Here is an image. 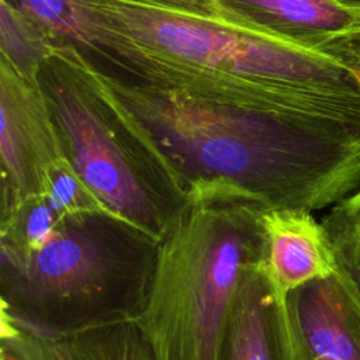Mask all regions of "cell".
I'll use <instances>...</instances> for the list:
<instances>
[{
    "label": "cell",
    "instance_id": "6da1fadb",
    "mask_svg": "<svg viewBox=\"0 0 360 360\" xmlns=\"http://www.w3.org/2000/svg\"><path fill=\"white\" fill-rule=\"evenodd\" d=\"M73 44L100 73L184 101L360 128V70L214 0H72Z\"/></svg>",
    "mask_w": 360,
    "mask_h": 360
},
{
    "label": "cell",
    "instance_id": "7a4b0ae2",
    "mask_svg": "<svg viewBox=\"0 0 360 360\" xmlns=\"http://www.w3.org/2000/svg\"><path fill=\"white\" fill-rule=\"evenodd\" d=\"M83 60L94 86L188 202L233 198L312 212L360 187L356 125L195 104L124 84Z\"/></svg>",
    "mask_w": 360,
    "mask_h": 360
},
{
    "label": "cell",
    "instance_id": "3957f363",
    "mask_svg": "<svg viewBox=\"0 0 360 360\" xmlns=\"http://www.w3.org/2000/svg\"><path fill=\"white\" fill-rule=\"evenodd\" d=\"M159 243L108 208L68 212L30 245L0 246V321L45 338L135 321Z\"/></svg>",
    "mask_w": 360,
    "mask_h": 360
},
{
    "label": "cell",
    "instance_id": "277c9868",
    "mask_svg": "<svg viewBox=\"0 0 360 360\" xmlns=\"http://www.w3.org/2000/svg\"><path fill=\"white\" fill-rule=\"evenodd\" d=\"M260 204L188 202L159 243L142 314L155 360H221L242 269L263 255Z\"/></svg>",
    "mask_w": 360,
    "mask_h": 360
},
{
    "label": "cell",
    "instance_id": "5b68a950",
    "mask_svg": "<svg viewBox=\"0 0 360 360\" xmlns=\"http://www.w3.org/2000/svg\"><path fill=\"white\" fill-rule=\"evenodd\" d=\"M38 76L75 172L108 210L160 242L188 205L170 173L107 103L73 44L52 45Z\"/></svg>",
    "mask_w": 360,
    "mask_h": 360
},
{
    "label": "cell",
    "instance_id": "8992f818",
    "mask_svg": "<svg viewBox=\"0 0 360 360\" xmlns=\"http://www.w3.org/2000/svg\"><path fill=\"white\" fill-rule=\"evenodd\" d=\"M0 215L45 194L70 165L38 72L0 56Z\"/></svg>",
    "mask_w": 360,
    "mask_h": 360
},
{
    "label": "cell",
    "instance_id": "52a82bcc",
    "mask_svg": "<svg viewBox=\"0 0 360 360\" xmlns=\"http://www.w3.org/2000/svg\"><path fill=\"white\" fill-rule=\"evenodd\" d=\"M294 360H360V307L339 271L285 297Z\"/></svg>",
    "mask_w": 360,
    "mask_h": 360
},
{
    "label": "cell",
    "instance_id": "ba28073f",
    "mask_svg": "<svg viewBox=\"0 0 360 360\" xmlns=\"http://www.w3.org/2000/svg\"><path fill=\"white\" fill-rule=\"evenodd\" d=\"M214 1L267 30L335 52L359 69L360 0Z\"/></svg>",
    "mask_w": 360,
    "mask_h": 360
},
{
    "label": "cell",
    "instance_id": "9c48e42d",
    "mask_svg": "<svg viewBox=\"0 0 360 360\" xmlns=\"http://www.w3.org/2000/svg\"><path fill=\"white\" fill-rule=\"evenodd\" d=\"M260 260L240 271L221 360H294L285 300L273 288Z\"/></svg>",
    "mask_w": 360,
    "mask_h": 360
},
{
    "label": "cell",
    "instance_id": "30bf717a",
    "mask_svg": "<svg viewBox=\"0 0 360 360\" xmlns=\"http://www.w3.org/2000/svg\"><path fill=\"white\" fill-rule=\"evenodd\" d=\"M262 228V267L281 298L338 271L329 235L311 211L263 210Z\"/></svg>",
    "mask_w": 360,
    "mask_h": 360
},
{
    "label": "cell",
    "instance_id": "8fae6325",
    "mask_svg": "<svg viewBox=\"0 0 360 360\" xmlns=\"http://www.w3.org/2000/svg\"><path fill=\"white\" fill-rule=\"evenodd\" d=\"M0 360H155L135 321L45 338L0 326Z\"/></svg>",
    "mask_w": 360,
    "mask_h": 360
},
{
    "label": "cell",
    "instance_id": "7c38bea8",
    "mask_svg": "<svg viewBox=\"0 0 360 360\" xmlns=\"http://www.w3.org/2000/svg\"><path fill=\"white\" fill-rule=\"evenodd\" d=\"M1 55L28 73L39 72L53 44L42 28L10 0H0Z\"/></svg>",
    "mask_w": 360,
    "mask_h": 360
},
{
    "label": "cell",
    "instance_id": "4fadbf2b",
    "mask_svg": "<svg viewBox=\"0 0 360 360\" xmlns=\"http://www.w3.org/2000/svg\"><path fill=\"white\" fill-rule=\"evenodd\" d=\"M322 224L336 256L338 271L360 307V229L336 204Z\"/></svg>",
    "mask_w": 360,
    "mask_h": 360
},
{
    "label": "cell",
    "instance_id": "5bb4252c",
    "mask_svg": "<svg viewBox=\"0 0 360 360\" xmlns=\"http://www.w3.org/2000/svg\"><path fill=\"white\" fill-rule=\"evenodd\" d=\"M56 45L75 44L77 22L72 0H11Z\"/></svg>",
    "mask_w": 360,
    "mask_h": 360
},
{
    "label": "cell",
    "instance_id": "9a60e30c",
    "mask_svg": "<svg viewBox=\"0 0 360 360\" xmlns=\"http://www.w3.org/2000/svg\"><path fill=\"white\" fill-rule=\"evenodd\" d=\"M360 229V191L336 204Z\"/></svg>",
    "mask_w": 360,
    "mask_h": 360
}]
</instances>
